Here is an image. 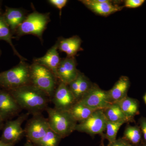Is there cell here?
I'll return each instance as SVG.
<instances>
[{
  "label": "cell",
  "instance_id": "1",
  "mask_svg": "<svg viewBox=\"0 0 146 146\" xmlns=\"http://www.w3.org/2000/svg\"><path fill=\"white\" fill-rule=\"evenodd\" d=\"M8 91L22 109L33 115L41 114L46 110L50 101L46 93L31 84Z\"/></svg>",
  "mask_w": 146,
  "mask_h": 146
},
{
  "label": "cell",
  "instance_id": "2",
  "mask_svg": "<svg viewBox=\"0 0 146 146\" xmlns=\"http://www.w3.org/2000/svg\"><path fill=\"white\" fill-rule=\"evenodd\" d=\"M31 84L30 65L25 61H20L18 65L0 72V88L10 91Z\"/></svg>",
  "mask_w": 146,
  "mask_h": 146
},
{
  "label": "cell",
  "instance_id": "3",
  "mask_svg": "<svg viewBox=\"0 0 146 146\" xmlns=\"http://www.w3.org/2000/svg\"><path fill=\"white\" fill-rule=\"evenodd\" d=\"M50 21V13H39L34 9L18 27L14 38L18 39L24 35H31L38 37L43 43V34Z\"/></svg>",
  "mask_w": 146,
  "mask_h": 146
},
{
  "label": "cell",
  "instance_id": "4",
  "mask_svg": "<svg viewBox=\"0 0 146 146\" xmlns=\"http://www.w3.org/2000/svg\"><path fill=\"white\" fill-rule=\"evenodd\" d=\"M31 84L44 91L51 99L57 87L58 78L50 70L33 62L30 65Z\"/></svg>",
  "mask_w": 146,
  "mask_h": 146
},
{
  "label": "cell",
  "instance_id": "5",
  "mask_svg": "<svg viewBox=\"0 0 146 146\" xmlns=\"http://www.w3.org/2000/svg\"><path fill=\"white\" fill-rule=\"evenodd\" d=\"M50 129L62 138L69 136L75 131L78 122L68 111L48 107L46 109Z\"/></svg>",
  "mask_w": 146,
  "mask_h": 146
},
{
  "label": "cell",
  "instance_id": "6",
  "mask_svg": "<svg viewBox=\"0 0 146 146\" xmlns=\"http://www.w3.org/2000/svg\"><path fill=\"white\" fill-rule=\"evenodd\" d=\"M30 113H23L15 120L7 121L3 128L2 134L0 140L6 143L15 145L25 136V130L22 124L28 118Z\"/></svg>",
  "mask_w": 146,
  "mask_h": 146
},
{
  "label": "cell",
  "instance_id": "7",
  "mask_svg": "<svg viewBox=\"0 0 146 146\" xmlns=\"http://www.w3.org/2000/svg\"><path fill=\"white\" fill-rule=\"evenodd\" d=\"M78 102L95 110H104L112 104L108 91L102 90L94 84Z\"/></svg>",
  "mask_w": 146,
  "mask_h": 146
},
{
  "label": "cell",
  "instance_id": "8",
  "mask_svg": "<svg viewBox=\"0 0 146 146\" xmlns=\"http://www.w3.org/2000/svg\"><path fill=\"white\" fill-rule=\"evenodd\" d=\"M107 121L103 110H96L89 118L77 123L75 131L91 136L102 135L106 131Z\"/></svg>",
  "mask_w": 146,
  "mask_h": 146
},
{
  "label": "cell",
  "instance_id": "9",
  "mask_svg": "<svg viewBox=\"0 0 146 146\" xmlns=\"http://www.w3.org/2000/svg\"><path fill=\"white\" fill-rule=\"evenodd\" d=\"M50 129L48 119L42 113L33 115L27 122L24 129L27 141L34 145L46 135Z\"/></svg>",
  "mask_w": 146,
  "mask_h": 146
},
{
  "label": "cell",
  "instance_id": "10",
  "mask_svg": "<svg viewBox=\"0 0 146 146\" xmlns=\"http://www.w3.org/2000/svg\"><path fill=\"white\" fill-rule=\"evenodd\" d=\"M54 108L63 111H69L77 102L68 84L60 82L50 100Z\"/></svg>",
  "mask_w": 146,
  "mask_h": 146
},
{
  "label": "cell",
  "instance_id": "11",
  "mask_svg": "<svg viewBox=\"0 0 146 146\" xmlns=\"http://www.w3.org/2000/svg\"><path fill=\"white\" fill-rule=\"evenodd\" d=\"M22 110L9 91L1 89L0 115L5 122L19 115Z\"/></svg>",
  "mask_w": 146,
  "mask_h": 146
},
{
  "label": "cell",
  "instance_id": "12",
  "mask_svg": "<svg viewBox=\"0 0 146 146\" xmlns=\"http://www.w3.org/2000/svg\"><path fill=\"white\" fill-rule=\"evenodd\" d=\"M76 66L75 57L67 56L61 59L56 73L58 80L68 85L74 80L80 72Z\"/></svg>",
  "mask_w": 146,
  "mask_h": 146
},
{
  "label": "cell",
  "instance_id": "13",
  "mask_svg": "<svg viewBox=\"0 0 146 146\" xmlns=\"http://www.w3.org/2000/svg\"><path fill=\"white\" fill-rule=\"evenodd\" d=\"M81 3L94 13L103 16H108L121 10L123 7L112 4L108 0H82Z\"/></svg>",
  "mask_w": 146,
  "mask_h": 146
},
{
  "label": "cell",
  "instance_id": "14",
  "mask_svg": "<svg viewBox=\"0 0 146 146\" xmlns=\"http://www.w3.org/2000/svg\"><path fill=\"white\" fill-rule=\"evenodd\" d=\"M3 15L13 36L18 27L22 24L28 15V11L24 9L12 8L5 6Z\"/></svg>",
  "mask_w": 146,
  "mask_h": 146
},
{
  "label": "cell",
  "instance_id": "15",
  "mask_svg": "<svg viewBox=\"0 0 146 146\" xmlns=\"http://www.w3.org/2000/svg\"><path fill=\"white\" fill-rule=\"evenodd\" d=\"M58 50V43L57 41L47 51L44 56L35 58L33 59V62L43 65L49 69L56 77L58 68L61 60Z\"/></svg>",
  "mask_w": 146,
  "mask_h": 146
},
{
  "label": "cell",
  "instance_id": "16",
  "mask_svg": "<svg viewBox=\"0 0 146 146\" xmlns=\"http://www.w3.org/2000/svg\"><path fill=\"white\" fill-rule=\"evenodd\" d=\"M129 78L122 76L115 85L108 91L110 99L112 103H116L127 96L128 91L130 86Z\"/></svg>",
  "mask_w": 146,
  "mask_h": 146
},
{
  "label": "cell",
  "instance_id": "17",
  "mask_svg": "<svg viewBox=\"0 0 146 146\" xmlns=\"http://www.w3.org/2000/svg\"><path fill=\"white\" fill-rule=\"evenodd\" d=\"M58 50L66 54L68 57H74L81 50V39L78 36H74L69 38H60L57 41Z\"/></svg>",
  "mask_w": 146,
  "mask_h": 146
},
{
  "label": "cell",
  "instance_id": "18",
  "mask_svg": "<svg viewBox=\"0 0 146 146\" xmlns=\"http://www.w3.org/2000/svg\"><path fill=\"white\" fill-rule=\"evenodd\" d=\"M116 103L130 122L133 121L134 117L139 114V102L135 99L127 96Z\"/></svg>",
  "mask_w": 146,
  "mask_h": 146
},
{
  "label": "cell",
  "instance_id": "19",
  "mask_svg": "<svg viewBox=\"0 0 146 146\" xmlns=\"http://www.w3.org/2000/svg\"><path fill=\"white\" fill-rule=\"evenodd\" d=\"M3 14H0V40L5 41L10 45L13 50V53L19 58L20 61H26V58L20 54L13 44L12 39L14 38V36L10 28L5 21Z\"/></svg>",
  "mask_w": 146,
  "mask_h": 146
},
{
  "label": "cell",
  "instance_id": "20",
  "mask_svg": "<svg viewBox=\"0 0 146 146\" xmlns=\"http://www.w3.org/2000/svg\"><path fill=\"white\" fill-rule=\"evenodd\" d=\"M95 111L77 102L68 112L77 122L79 123L89 118Z\"/></svg>",
  "mask_w": 146,
  "mask_h": 146
},
{
  "label": "cell",
  "instance_id": "21",
  "mask_svg": "<svg viewBox=\"0 0 146 146\" xmlns=\"http://www.w3.org/2000/svg\"><path fill=\"white\" fill-rule=\"evenodd\" d=\"M103 110L106 119L109 121H125L126 123L130 122L123 113L117 103L112 104Z\"/></svg>",
  "mask_w": 146,
  "mask_h": 146
},
{
  "label": "cell",
  "instance_id": "22",
  "mask_svg": "<svg viewBox=\"0 0 146 146\" xmlns=\"http://www.w3.org/2000/svg\"><path fill=\"white\" fill-rule=\"evenodd\" d=\"M142 133L138 126L127 125L124 132L123 138L129 143L137 145L141 142Z\"/></svg>",
  "mask_w": 146,
  "mask_h": 146
},
{
  "label": "cell",
  "instance_id": "23",
  "mask_svg": "<svg viewBox=\"0 0 146 146\" xmlns=\"http://www.w3.org/2000/svg\"><path fill=\"white\" fill-rule=\"evenodd\" d=\"M62 138L50 129L44 137L34 144L35 146H58Z\"/></svg>",
  "mask_w": 146,
  "mask_h": 146
},
{
  "label": "cell",
  "instance_id": "24",
  "mask_svg": "<svg viewBox=\"0 0 146 146\" xmlns=\"http://www.w3.org/2000/svg\"><path fill=\"white\" fill-rule=\"evenodd\" d=\"M126 123L125 121L118 122H111L107 121L106 125V133L105 138L107 139L109 143H113L117 140V134L118 131L124 124Z\"/></svg>",
  "mask_w": 146,
  "mask_h": 146
},
{
  "label": "cell",
  "instance_id": "25",
  "mask_svg": "<svg viewBox=\"0 0 146 146\" xmlns=\"http://www.w3.org/2000/svg\"><path fill=\"white\" fill-rule=\"evenodd\" d=\"M80 82L78 95L77 102L82 98L84 94L87 93L92 85L91 82L86 76L82 73H80Z\"/></svg>",
  "mask_w": 146,
  "mask_h": 146
},
{
  "label": "cell",
  "instance_id": "26",
  "mask_svg": "<svg viewBox=\"0 0 146 146\" xmlns=\"http://www.w3.org/2000/svg\"><path fill=\"white\" fill-rule=\"evenodd\" d=\"M80 72L77 77L68 84L69 88L74 96L77 102L79 86L80 82Z\"/></svg>",
  "mask_w": 146,
  "mask_h": 146
},
{
  "label": "cell",
  "instance_id": "27",
  "mask_svg": "<svg viewBox=\"0 0 146 146\" xmlns=\"http://www.w3.org/2000/svg\"><path fill=\"white\" fill-rule=\"evenodd\" d=\"M48 2L50 4L59 9L60 16H61L62 9L67 5L68 1L67 0H49Z\"/></svg>",
  "mask_w": 146,
  "mask_h": 146
},
{
  "label": "cell",
  "instance_id": "28",
  "mask_svg": "<svg viewBox=\"0 0 146 146\" xmlns=\"http://www.w3.org/2000/svg\"><path fill=\"white\" fill-rule=\"evenodd\" d=\"M145 0H126L124 7L129 8H136L140 7L145 3Z\"/></svg>",
  "mask_w": 146,
  "mask_h": 146
},
{
  "label": "cell",
  "instance_id": "29",
  "mask_svg": "<svg viewBox=\"0 0 146 146\" xmlns=\"http://www.w3.org/2000/svg\"><path fill=\"white\" fill-rule=\"evenodd\" d=\"M107 146H131L130 143H129L123 138L117 139L113 143L108 144Z\"/></svg>",
  "mask_w": 146,
  "mask_h": 146
},
{
  "label": "cell",
  "instance_id": "30",
  "mask_svg": "<svg viewBox=\"0 0 146 146\" xmlns=\"http://www.w3.org/2000/svg\"><path fill=\"white\" fill-rule=\"evenodd\" d=\"M139 123L142 135L143 136L144 140L146 142V118L142 117L140 118Z\"/></svg>",
  "mask_w": 146,
  "mask_h": 146
},
{
  "label": "cell",
  "instance_id": "31",
  "mask_svg": "<svg viewBox=\"0 0 146 146\" xmlns=\"http://www.w3.org/2000/svg\"><path fill=\"white\" fill-rule=\"evenodd\" d=\"M15 145L12 144L6 143L0 140V146H14Z\"/></svg>",
  "mask_w": 146,
  "mask_h": 146
},
{
  "label": "cell",
  "instance_id": "32",
  "mask_svg": "<svg viewBox=\"0 0 146 146\" xmlns=\"http://www.w3.org/2000/svg\"><path fill=\"white\" fill-rule=\"evenodd\" d=\"M4 121L3 120L2 118L1 115H0V130L3 129L4 125Z\"/></svg>",
  "mask_w": 146,
  "mask_h": 146
},
{
  "label": "cell",
  "instance_id": "33",
  "mask_svg": "<svg viewBox=\"0 0 146 146\" xmlns=\"http://www.w3.org/2000/svg\"><path fill=\"white\" fill-rule=\"evenodd\" d=\"M24 146H35L31 142L27 141L26 143H25Z\"/></svg>",
  "mask_w": 146,
  "mask_h": 146
},
{
  "label": "cell",
  "instance_id": "34",
  "mask_svg": "<svg viewBox=\"0 0 146 146\" xmlns=\"http://www.w3.org/2000/svg\"><path fill=\"white\" fill-rule=\"evenodd\" d=\"M2 1H0V14H3V11L2 8Z\"/></svg>",
  "mask_w": 146,
  "mask_h": 146
},
{
  "label": "cell",
  "instance_id": "35",
  "mask_svg": "<svg viewBox=\"0 0 146 146\" xmlns=\"http://www.w3.org/2000/svg\"><path fill=\"white\" fill-rule=\"evenodd\" d=\"M143 100L144 102H145V104L146 105V94H145V96H144Z\"/></svg>",
  "mask_w": 146,
  "mask_h": 146
},
{
  "label": "cell",
  "instance_id": "36",
  "mask_svg": "<svg viewBox=\"0 0 146 146\" xmlns=\"http://www.w3.org/2000/svg\"><path fill=\"white\" fill-rule=\"evenodd\" d=\"M2 54V51L1 50V49H0V57H1V56Z\"/></svg>",
  "mask_w": 146,
  "mask_h": 146
},
{
  "label": "cell",
  "instance_id": "37",
  "mask_svg": "<svg viewBox=\"0 0 146 146\" xmlns=\"http://www.w3.org/2000/svg\"><path fill=\"white\" fill-rule=\"evenodd\" d=\"M142 146H146V143L143 144Z\"/></svg>",
  "mask_w": 146,
  "mask_h": 146
},
{
  "label": "cell",
  "instance_id": "38",
  "mask_svg": "<svg viewBox=\"0 0 146 146\" xmlns=\"http://www.w3.org/2000/svg\"><path fill=\"white\" fill-rule=\"evenodd\" d=\"M1 88H0V90H1Z\"/></svg>",
  "mask_w": 146,
  "mask_h": 146
}]
</instances>
